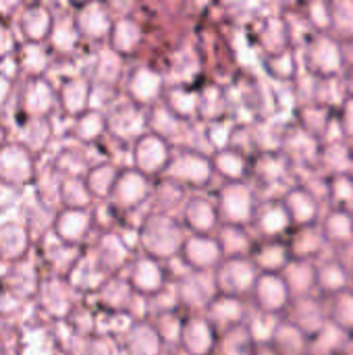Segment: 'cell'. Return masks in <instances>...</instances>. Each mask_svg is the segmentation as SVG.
Wrapping results in <instances>:
<instances>
[{"label": "cell", "mask_w": 353, "mask_h": 355, "mask_svg": "<svg viewBox=\"0 0 353 355\" xmlns=\"http://www.w3.org/2000/svg\"><path fill=\"white\" fill-rule=\"evenodd\" d=\"M187 235L189 233L177 214L152 212L141 225L139 243L146 256L171 264L179 258Z\"/></svg>", "instance_id": "cell-1"}, {"label": "cell", "mask_w": 353, "mask_h": 355, "mask_svg": "<svg viewBox=\"0 0 353 355\" xmlns=\"http://www.w3.org/2000/svg\"><path fill=\"white\" fill-rule=\"evenodd\" d=\"M162 177L179 183L189 193H198V191L210 187V183L214 179L212 158H210V154H206L200 148L175 146L171 164Z\"/></svg>", "instance_id": "cell-2"}, {"label": "cell", "mask_w": 353, "mask_h": 355, "mask_svg": "<svg viewBox=\"0 0 353 355\" xmlns=\"http://www.w3.org/2000/svg\"><path fill=\"white\" fill-rule=\"evenodd\" d=\"M302 64L316 79L341 77L347 71L345 46L333 33H314L302 48Z\"/></svg>", "instance_id": "cell-3"}, {"label": "cell", "mask_w": 353, "mask_h": 355, "mask_svg": "<svg viewBox=\"0 0 353 355\" xmlns=\"http://www.w3.org/2000/svg\"><path fill=\"white\" fill-rule=\"evenodd\" d=\"M212 198L216 202L223 225L252 227L260 200L256 187L250 181H237V183L223 181L212 191Z\"/></svg>", "instance_id": "cell-4"}, {"label": "cell", "mask_w": 353, "mask_h": 355, "mask_svg": "<svg viewBox=\"0 0 353 355\" xmlns=\"http://www.w3.org/2000/svg\"><path fill=\"white\" fill-rule=\"evenodd\" d=\"M281 152L291 160L295 171H302V173L320 171L322 141L295 123H287L283 131Z\"/></svg>", "instance_id": "cell-5"}, {"label": "cell", "mask_w": 353, "mask_h": 355, "mask_svg": "<svg viewBox=\"0 0 353 355\" xmlns=\"http://www.w3.org/2000/svg\"><path fill=\"white\" fill-rule=\"evenodd\" d=\"M179 306L185 314H204L218 295L214 272H183L175 279Z\"/></svg>", "instance_id": "cell-6"}, {"label": "cell", "mask_w": 353, "mask_h": 355, "mask_svg": "<svg viewBox=\"0 0 353 355\" xmlns=\"http://www.w3.org/2000/svg\"><path fill=\"white\" fill-rule=\"evenodd\" d=\"M260 277V270L252 262V258H227L214 270V281L218 293L237 295L250 300L252 289Z\"/></svg>", "instance_id": "cell-7"}, {"label": "cell", "mask_w": 353, "mask_h": 355, "mask_svg": "<svg viewBox=\"0 0 353 355\" xmlns=\"http://www.w3.org/2000/svg\"><path fill=\"white\" fill-rule=\"evenodd\" d=\"M250 304L258 312L285 318L291 304H293V295H291L283 275L260 272V277H258V281H256V285L252 289Z\"/></svg>", "instance_id": "cell-8"}, {"label": "cell", "mask_w": 353, "mask_h": 355, "mask_svg": "<svg viewBox=\"0 0 353 355\" xmlns=\"http://www.w3.org/2000/svg\"><path fill=\"white\" fill-rule=\"evenodd\" d=\"M250 229L258 241H277V239H287L295 227L281 198H268V200H260Z\"/></svg>", "instance_id": "cell-9"}, {"label": "cell", "mask_w": 353, "mask_h": 355, "mask_svg": "<svg viewBox=\"0 0 353 355\" xmlns=\"http://www.w3.org/2000/svg\"><path fill=\"white\" fill-rule=\"evenodd\" d=\"M177 260L189 272H214L223 264L225 256L214 235L189 233Z\"/></svg>", "instance_id": "cell-10"}, {"label": "cell", "mask_w": 353, "mask_h": 355, "mask_svg": "<svg viewBox=\"0 0 353 355\" xmlns=\"http://www.w3.org/2000/svg\"><path fill=\"white\" fill-rule=\"evenodd\" d=\"M173 152H175V146L171 141H166L160 135L150 133V131L141 133L137 144H135V150H133L135 168L139 173L148 175L150 179L152 177L160 179L171 164Z\"/></svg>", "instance_id": "cell-11"}, {"label": "cell", "mask_w": 353, "mask_h": 355, "mask_svg": "<svg viewBox=\"0 0 353 355\" xmlns=\"http://www.w3.org/2000/svg\"><path fill=\"white\" fill-rule=\"evenodd\" d=\"M295 175V168L291 160L281 152H264L256 154L252 158V177L250 183L254 187L266 189V187H283L287 189L291 185V177Z\"/></svg>", "instance_id": "cell-12"}, {"label": "cell", "mask_w": 353, "mask_h": 355, "mask_svg": "<svg viewBox=\"0 0 353 355\" xmlns=\"http://www.w3.org/2000/svg\"><path fill=\"white\" fill-rule=\"evenodd\" d=\"M179 218L191 235H216L218 227L223 225L212 193L208 196L202 191L189 193L187 202L179 212Z\"/></svg>", "instance_id": "cell-13"}, {"label": "cell", "mask_w": 353, "mask_h": 355, "mask_svg": "<svg viewBox=\"0 0 353 355\" xmlns=\"http://www.w3.org/2000/svg\"><path fill=\"white\" fill-rule=\"evenodd\" d=\"M254 44L260 50V56H270L293 48L291 29L283 10L258 17V23L254 27Z\"/></svg>", "instance_id": "cell-14"}, {"label": "cell", "mask_w": 353, "mask_h": 355, "mask_svg": "<svg viewBox=\"0 0 353 355\" xmlns=\"http://www.w3.org/2000/svg\"><path fill=\"white\" fill-rule=\"evenodd\" d=\"M283 206L287 208L293 227H314L322 220V202L302 183H291L281 196Z\"/></svg>", "instance_id": "cell-15"}, {"label": "cell", "mask_w": 353, "mask_h": 355, "mask_svg": "<svg viewBox=\"0 0 353 355\" xmlns=\"http://www.w3.org/2000/svg\"><path fill=\"white\" fill-rule=\"evenodd\" d=\"M218 337V331L206 314H187L181 331L179 349L185 355H214Z\"/></svg>", "instance_id": "cell-16"}, {"label": "cell", "mask_w": 353, "mask_h": 355, "mask_svg": "<svg viewBox=\"0 0 353 355\" xmlns=\"http://www.w3.org/2000/svg\"><path fill=\"white\" fill-rule=\"evenodd\" d=\"M204 314L214 324L218 335H223V333H227L231 329H237V327H243L248 322V318L252 314V304L246 297L218 293L210 302V306L206 308Z\"/></svg>", "instance_id": "cell-17"}, {"label": "cell", "mask_w": 353, "mask_h": 355, "mask_svg": "<svg viewBox=\"0 0 353 355\" xmlns=\"http://www.w3.org/2000/svg\"><path fill=\"white\" fill-rule=\"evenodd\" d=\"M133 287L148 297H156L158 293H162L175 279L171 268L150 256H141L135 264H133Z\"/></svg>", "instance_id": "cell-18"}, {"label": "cell", "mask_w": 353, "mask_h": 355, "mask_svg": "<svg viewBox=\"0 0 353 355\" xmlns=\"http://www.w3.org/2000/svg\"><path fill=\"white\" fill-rule=\"evenodd\" d=\"M169 81L166 75L162 71V67H154V64H139L131 77V96L137 104H146V106H154L162 100L164 89H166Z\"/></svg>", "instance_id": "cell-19"}, {"label": "cell", "mask_w": 353, "mask_h": 355, "mask_svg": "<svg viewBox=\"0 0 353 355\" xmlns=\"http://www.w3.org/2000/svg\"><path fill=\"white\" fill-rule=\"evenodd\" d=\"M287 320H291L295 327H300L310 339L329 322L327 316V300H322L320 295H310V297H300L293 300L287 316Z\"/></svg>", "instance_id": "cell-20"}, {"label": "cell", "mask_w": 353, "mask_h": 355, "mask_svg": "<svg viewBox=\"0 0 353 355\" xmlns=\"http://www.w3.org/2000/svg\"><path fill=\"white\" fill-rule=\"evenodd\" d=\"M352 287V277L341 256H327L318 262L316 295H320L322 300H329Z\"/></svg>", "instance_id": "cell-21"}, {"label": "cell", "mask_w": 353, "mask_h": 355, "mask_svg": "<svg viewBox=\"0 0 353 355\" xmlns=\"http://www.w3.org/2000/svg\"><path fill=\"white\" fill-rule=\"evenodd\" d=\"M198 94H200V123H212L233 114L227 85L206 77L198 85Z\"/></svg>", "instance_id": "cell-22"}, {"label": "cell", "mask_w": 353, "mask_h": 355, "mask_svg": "<svg viewBox=\"0 0 353 355\" xmlns=\"http://www.w3.org/2000/svg\"><path fill=\"white\" fill-rule=\"evenodd\" d=\"M320 229L329 248H335L341 254L353 248V212L350 210L329 208L322 214Z\"/></svg>", "instance_id": "cell-23"}, {"label": "cell", "mask_w": 353, "mask_h": 355, "mask_svg": "<svg viewBox=\"0 0 353 355\" xmlns=\"http://www.w3.org/2000/svg\"><path fill=\"white\" fill-rule=\"evenodd\" d=\"M162 102L181 121H185L189 125L200 123V94H198V85L169 83L166 89H164Z\"/></svg>", "instance_id": "cell-24"}, {"label": "cell", "mask_w": 353, "mask_h": 355, "mask_svg": "<svg viewBox=\"0 0 353 355\" xmlns=\"http://www.w3.org/2000/svg\"><path fill=\"white\" fill-rule=\"evenodd\" d=\"M193 125H189V123L181 121L177 114H173L162 100L158 104H154L150 108V114H148V129H150V133L160 135L162 139L171 141L173 146H179V141L191 133Z\"/></svg>", "instance_id": "cell-25"}, {"label": "cell", "mask_w": 353, "mask_h": 355, "mask_svg": "<svg viewBox=\"0 0 353 355\" xmlns=\"http://www.w3.org/2000/svg\"><path fill=\"white\" fill-rule=\"evenodd\" d=\"M214 175H218L223 181L237 183V181H250L252 177V156L237 148H227L218 152H210Z\"/></svg>", "instance_id": "cell-26"}, {"label": "cell", "mask_w": 353, "mask_h": 355, "mask_svg": "<svg viewBox=\"0 0 353 355\" xmlns=\"http://www.w3.org/2000/svg\"><path fill=\"white\" fill-rule=\"evenodd\" d=\"M287 243L295 260H312V262H320L329 248L320 225L293 229L291 235L287 237Z\"/></svg>", "instance_id": "cell-27"}, {"label": "cell", "mask_w": 353, "mask_h": 355, "mask_svg": "<svg viewBox=\"0 0 353 355\" xmlns=\"http://www.w3.org/2000/svg\"><path fill=\"white\" fill-rule=\"evenodd\" d=\"M214 237L223 250L225 260L227 258H252L256 243H258L250 227H237V225H221Z\"/></svg>", "instance_id": "cell-28"}, {"label": "cell", "mask_w": 353, "mask_h": 355, "mask_svg": "<svg viewBox=\"0 0 353 355\" xmlns=\"http://www.w3.org/2000/svg\"><path fill=\"white\" fill-rule=\"evenodd\" d=\"M293 260L291 250L287 239H277V241H258L256 250L252 254V262L260 272L268 275H281L289 262Z\"/></svg>", "instance_id": "cell-29"}, {"label": "cell", "mask_w": 353, "mask_h": 355, "mask_svg": "<svg viewBox=\"0 0 353 355\" xmlns=\"http://www.w3.org/2000/svg\"><path fill=\"white\" fill-rule=\"evenodd\" d=\"M316 272H318V262L293 258L281 275H283L293 300H300V297L316 295Z\"/></svg>", "instance_id": "cell-30"}, {"label": "cell", "mask_w": 353, "mask_h": 355, "mask_svg": "<svg viewBox=\"0 0 353 355\" xmlns=\"http://www.w3.org/2000/svg\"><path fill=\"white\" fill-rule=\"evenodd\" d=\"M335 116V110H331L329 106L310 100V102H300L293 108V123L300 125L302 129H306L308 133H312L314 137L322 139V135L327 133L331 121Z\"/></svg>", "instance_id": "cell-31"}, {"label": "cell", "mask_w": 353, "mask_h": 355, "mask_svg": "<svg viewBox=\"0 0 353 355\" xmlns=\"http://www.w3.org/2000/svg\"><path fill=\"white\" fill-rule=\"evenodd\" d=\"M268 352L273 355H310V337L291 320L283 318Z\"/></svg>", "instance_id": "cell-32"}, {"label": "cell", "mask_w": 353, "mask_h": 355, "mask_svg": "<svg viewBox=\"0 0 353 355\" xmlns=\"http://www.w3.org/2000/svg\"><path fill=\"white\" fill-rule=\"evenodd\" d=\"M260 67L268 75V79H273L277 83L293 85V81L298 79V75L302 71L298 48H289L285 52L270 54V56H260Z\"/></svg>", "instance_id": "cell-33"}, {"label": "cell", "mask_w": 353, "mask_h": 355, "mask_svg": "<svg viewBox=\"0 0 353 355\" xmlns=\"http://www.w3.org/2000/svg\"><path fill=\"white\" fill-rule=\"evenodd\" d=\"M154 183L148 175L135 171H127L123 179L119 181V200L125 208H133L146 200H152Z\"/></svg>", "instance_id": "cell-34"}, {"label": "cell", "mask_w": 353, "mask_h": 355, "mask_svg": "<svg viewBox=\"0 0 353 355\" xmlns=\"http://www.w3.org/2000/svg\"><path fill=\"white\" fill-rule=\"evenodd\" d=\"M187 198H189V191L185 187H181L179 183H175L171 179L160 177L154 183V193H152L154 210L152 212H164V214H177L179 216Z\"/></svg>", "instance_id": "cell-35"}, {"label": "cell", "mask_w": 353, "mask_h": 355, "mask_svg": "<svg viewBox=\"0 0 353 355\" xmlns=\"http://www.w3.org/2000/svg\"><path fill=\"white\" fill-rule=\"evenodd\" d=\"M352 341V335H347L333 322H327L310 339V355H345Z\"/></svg>", "instance_id": "cell-36"}, {"label": "cell", "mask_w": 353, "mask_h": 355, "mask_svg": "<svg viewBox=\"0 0 353 355\" xmlns=\"http://www.w3.org/2000/svg\"><path fill=\"white\" fill-rule=\"evenodd\" d=\"M129 352L131 355H164L166 345L158 335L152 320H139L129 335Z\"/></svg>", "instance_id": "cell-37"}, {"label": "cell", "mask_w": 353, "mask_h": 355, "mask_svg": "<svg viewBox=\"0 0 353 355\" xmlns=\"http://www.w3.org/2000/svg\"><path fill=\"white\" fill-rule=\"evenodd\" d=\"M239 125H241V121L237 116H233V114L225 116V119H218V121H212V123H204V127H202L204 141L208 144V148L212 152L233 148Z\"/></svg>", "instance_id": "cell-38"}, {"label": "cell", "mask_w": 353, "mask_h": 355, "mask_svg": "<svg viewBox=\"0 0 353 355\" xmlns=\"http://www.w3.org/2000/svg\"><path fill=\"white\" fill-rule=\"evenodd\" d=\"M260 347L254 343L252 335L248 333L246 324L231 329L218 337V345L214 355H258Z\"/></svg>", "instance_id": "cell-39"}, {"label": "cell", "mask_w": 353, "mask_h": 355, "mask_svg": "<svg viewBox=\"0 0 353 355\" xmlns=\"http://www.w3.org/2000/svg\"><path fill=\"white\" fill-rule=\"evenodd\" d=\"M327 204L353 212V173H339L327 177Z\"/></svg>", "instance_id": "cell-40"}, {"label": "cell", "mask_w": 353, "mask_h": 355, "mask_svg": "<svg viewBox=\"0 0 353 355\" xmlns=\"http://www.w3.org/2000/svg\"><path fill=\"white\" fill-rule=\"evenodd\" d=\"M185 316L187 314L181 312V310H171V312L154 314L152 324L156 327L158 335L162 337L166 349H179V341H181V331H183Z\"/></svg>", "instance_id": "cell-41"}, {"label": "cell", "mask_w": 353, "mask_h": 355, "mask_svg": "<svg viewBox=\"0 0 353 355\" xmlns=\"http://www.w3.org/2000/svg\"><path fill=\"white\" fill-rule=\"evenodd\" d=\"M281 316H273V314H264V312H258L254 310L246 322V329L248 333L252 335L254 343L260 347V349H268L270 347V341L281 324Z\"/></svg>", "instance_id": "cell-42"}, {"label": "cell", "mask_w": 353, "mask_h": 355, "mask_svg": "<svg viewBox=\"0 0 353 355\" xmlns=\"http://www.w3.org/2000/svg\"><path fill=\"white\" fill-rule=\"evenodd\" d=\"M327 316L329 322L353 337V287L327 300Z\"/></svg>", "instance_id": "cell-43"}, {"label": "cell", "mask_w": 353, "mask_h": 355, "mask_svg": "<svg viewBox=\"0 0 353 355\" xmlns=\"http://www.w3.org/2000/svg\"><path fill=\"white\" fill-rule=\"evenodd\" d=\"M353 160L350 154V144L341 141V144H329L322 146V154H320V171L329 177V175H339V173H352Z\"/></svg>", "instance_id": "cell-44"}, {"label": "cell", "mask_w": 353, "mask_h": 355, "mask_svg": "<svg viewBox=\"0 0 353 355\" xmlns=\"http://www.w3.org/2000/svg\"><path fill=\"white\" fill-rule=\"evenodd\" d=\"M347 87H345V79L341 77H327V79H316V92H314V100L329 106L331 110H339L343 106V102L347 100Z\"/></svg>", "instance_id": "cell-45"}, {"label": "cell", "mask_w": 353, "mask_h": 355, "mask_svg": "<svg viewBox=\"0 0 353 355\" xmlns=\"http://www.w3.org/2000/svg\"><path fill=\"white\" fill-rule=\"evenodd\" d=\"M331 33L343 44L353 42V0L331 2Z\"/></svg>", "instance_id": "cell-46"}, {"label": "cell", "mask_w": 353, "mask_h": 355, "mask_svg": "<svg viewBox=\"0 0 353 355\" xmlns=\"http://www.w3.org/2000/svg\"><path fill=\"white\" fill-rule=\"evenodd\" d=\"M300 10L314 33H331V23H333L331 21V2L312 0V2L300 4Z\"/></svg>", "instance_id": "cell-47"}, {"label": "cell", "mask_w": 353, "mask_h": 355, "mask_svg": "<svg viewBox=\"0 0 353 355\" xmlns=\"http://www.w3.org/2000/svg\"><path fill=\"white\" fill-rule=\"evenodd\" d=\"M119 33H121L119 35V48L123 52H133L139 46L141 37H144L141 27L135 21H129V19L119 25Z\"/></svg>", "instance_id": "cell-48"}, {"label": "cell", "mask_w": 353, "mask_h": 355, "mask_svg": "<svg viewBox=\"0 0 353 355\" xmlns=\"http://www.w3.org/2000/svg\"><path fill=\"white\" fill-rule=\"evenodd\" d=\"M337 116H339L341 129H343V133H345V137L350 141V139H353V96H347L343 106L337 110Z\"/></svg>", "instance_id": "cell-49"}, {"label": "cell", "mask_w": 353, "mask_h": 355, "mask_svg": "<svg viewBox=\"0 0 353 355\" xmlns=\"http://www.w3.org/2000/svg\"><path fill=\"white\" fill-rule=\"evenodd\" d=\"M343 79H345V87H347V94L353 96V64L347 67V71L343 73Z\"/></svg>", "instance_id": "cell-50"}, {"label": "cell", "mask_w": 353, "mask_h": 355, "mask_svg": "<svg viewBox=\"0 0 353 355\" xmlns=\"http://www.w3.org/2000/svg\"><path fill=\"white\" fill-rule=\"evenodd\" d=\"M343 262H345V266H347V270H350V277H352V285H353V248L352 250H347V252H343Z\"/></svg>", "instance_id": "cell-51"}, {"label": "cell", "mask_w": 353, "mask_h": 355, "mask_svg": "<svg viewBox=\"0 0 353 355\" xmlns=\"http://www.w3.org/2000/svg\"><path fill=\"white\" fill-rule=\"evenodd\" d=\"M164 355H185L181 349H166V354Z\"/></svg>", "instance_id": "cell-52"}, {"label": "cell", "mask_w": 353, "mask_h": 355, "mask_svg": "<svg viewBox=\"0 0 353 355\" xmlns=\"http://www.w3.org/2000/svg\"><path fill=\"white\" fill-rule=\"evenodd\" d=\"M347 144H350V154H352V160H353V139H350Z\"/></svg>", "instance_id": "cell-53"}, {"label": "cell", "mask_w": 353, "mask_h": 355, "mask_svg": "<svg viewBox=\"0 0 353 355\" xmlns=\"http://www.w3.org/2000/svg\"><path fill=\"white\" fill-rule=\"evenodd\" d=\"M258 355H273V354H270L268 349H260V354H258Z\"/></svg>", "instance_id": "cell-54"}]
</instances>
